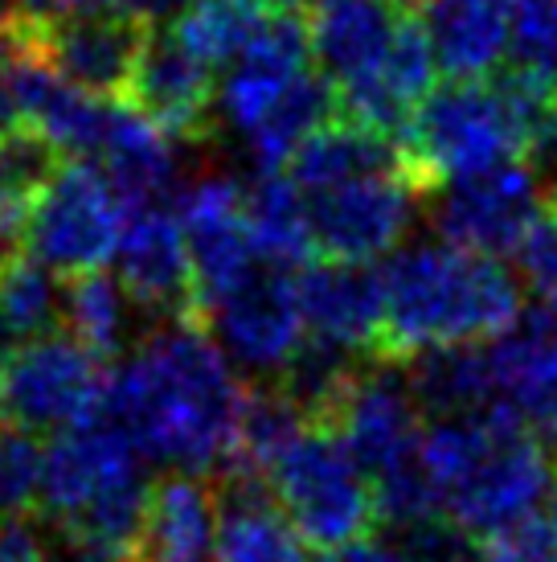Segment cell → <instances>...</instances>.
Returning a JSON list of instances; mask_svg holds the SVG:
<instances>
[{"mask_svg":"<svg viewBox=\"0 0 557 562\" xmlns=\"http://www.w3.org/2000/svg\"><path fill=\"white\" fill-rule=\"evenodd\" d=\"M250 386L197 321H164L111 374L103 419L169 472L226 476Z\"/></svg>","mask_w":557,"mask_h":562,"instance_id":"obj_1","label":"cell"},{"mask_svg":"<svg viewBox=\"0 0 557 562\" xmlns=\"http://www.w3.org/2000/svg\"><path fill=\"white\" fill-rule=\"evenodd\" d=\"M304 189L311 243L325 259L373 263L402 247L427 198L402 140L337 115L287 165Z\"/></svg>","mask_w":557,"mask_h":562,"instance_id":"obj_2","label":"cell"},{"mask_svg":"<svg viewBox=\"0 0 557 562\" xmlns=\"http://www.w3.org/2000/svg\"><path fill=\"white\" fill-rule=\"evenodd\" d=\"M382 361H406L500 337L521 316V288L500 259L455 243H410L382 267Z\"/></svg>","mask_w":557,"mask_h":562,"instance_id":"obj_3","label":"cell"},{"mask_svg":"<svg viewBox=\"0 0 557 562\" xmlns=\"http://www.w3.org/2000/svg\"><path fill=\"white\" fill-rule=\"evenodd\" d=\"M422 460L443 517L476 542L528 521L557 476L549 448L509 415L434 419L422 439Z\"/></svg>","mask_w":557,"mask_h":562,"instance_id":"obj_4","label":"cell"},{"mask_svg":"<svg viewBox=\"0 0 557 562\" xmlns=\"http://www.w3.org/2000/svg\"><path fill=\"white\" fill-rule=\"evenodd\" d=\"M308 63V16L275 9L217 87V115L259 172L292 165L295 153L341 115L332 82Z\"/></svg>","mask_w":557,"mask_h":562,"instance_id":"obj_5","label":"cell"},{"mask_svg":"<svg viewBox=\"0 0 557 562\" xmlns=\"http://www.w3.org/2000/svg\"><path fill=\"white\" fill-rule=\"evenodd\" d=\"M557 82L504 63L496 79H451L434 87L402 136L418 181L431 193L443 181L492 169L528 153L533 132L557 99Z\"/></svg>","mask_w":557,"mask_h":562,"instance_id":"obj_6","label":"cell"},{"mask_svg":"<svg viewBox=\"0 0 557 562\" xmlns=\"http://www.w3.org/2000/svg\"><path fill=\"white\" fill-rule=\"evenodd\" d=\"M148 488L144 456L103 415L46 443L42 514L62 526L78 554L124 562L144 521Z\"/></svg>","mask_w":557,"mask_h":562,"instance_id":"obj_7","label":"cell"},{"mask_svg":"<svg viewBox=\"0 0 557 562\" xmlns=\"http://www.w3.org/2000/svg\"><path fill=\"white\" fill-rule=\"evenodd\" d=\"M259 481L271 488V497L304 533V542L320 550L370 538V530L382 521L373 481L349 456L337 431L320 419L304 423Z\"/></svg>","mask_w":557,"mask_h":562,"instance_id":"obj_8","label":"cell"},{"mask_svg":"<svg viewBox=\"0 0 557 562\" xmlns=\"http://www.w3.org/2000/svg\"><path fill=\"white\" fill-rule=\"evenodd\" d=\"M107 386L111 374L103 370V358H94L70 333L16 345L9 358H0V427L30 436L75 431L103 415Z\"/></svg>","mask_w":557,"mask_h":562,"instance_id":"obj_9","label":"cell"},{"mask_svg":"<svg viewBox=\"0 0 557 562\" xmlns=\"http://www.w3.org/2000/svg\"><path fill=\"white\" fill-rule=\"evenodd\" d=\"M132 210L94 160H70L33 198L25 243L58 276L103 271L124 243Z\"/></svg>","mask_w":557,"mask_h":562,"instance_id":"obj_10","label":"cell"},{"mask_svg":"<svg viewBox=\"0 0 557 562\" xmlns=\"http://www.w3.org/2000/svg\"><path fill=\"white\" fill-rule=\"evenodd\" d=\"M197 325L221 345V353L259 382H283L308 345L299 276L292 267L259 263L230 292L209 300Z\"/></svg>","mask_w":557,"mask_h":562,"instance_id":"obj_11","label":"cell"},{"mask_svg":"<svg viewBox=\"0 0 557 562\" xmlns=\"http://www.w3.org/2000/svg\"><path fill=\"white\" fill-rule=\"evenodd\" d=\"M431 222L443 243H455L480 255H516L533 218L542 214V186L528 160H504L492 169L467 172L434 186Z\"/></svg>","mask_w":557,"mask_h":562,"instance_id":"obj_12","label":"cell"},{"mask_svg":"<svg viewBox=\"0 0 557 562\" xmlns=\"http://www.w3.org/2000/svg\"><path fill=\"white\" fill-rule=\"evenodd\" d=\"M177 218L185 231L193 255V280H197V313L238 280H247L263 255L250 238L247 222V189L234 177H202L177 198Z\"/></svg>","mask_w":557,"mask_h":562,"instance_id":"obj_13","label":"cell"},{"mask_svg":"<svg viewBox=\"0 0 557 562\" xmlns=\"http://www.w3.org/2000/svg\"><path fill=\"white\" fill-rule=\"evenodd\" d=\"M148 33L152 30L132 13H87L30 33L13 49L37 54L62 79L99 99H127Z\"/></svg>","mask_w":557,"mask_h":562,"instance_id":"obj_14","label":"cell"},{"mask_svg":"<svg viewBox=\"0 0 557 562\" xmlns=\"http://www.w3.org/2000/svg\"><path fill=\"white\" fill-rule=\"evenodd\" d=\"M120 283L136 308L164 321H197V280H193V255L177 210L144 205L132 210L124 243L115 250Z\"/></svg>","mask_w":557,"mask_h":562,"instance_id":"obj_15","label":"cell"},{"mask_svg":"<svg viewBox=\"0 0 557 562\" xmlns=\"http://www.w3.org/2000/svg\"><path fill=\"white\" fill-rule=\"evenodd\" d=\"M299 304H304L308 341L356 361L377 358L382 321H386L382 271H373L370 263H344V259L308 263L299 271Z\"/></svg>","mask_w":557,"mask_h":562,"instance_id":"obj_16","label":"cell"},{"mask_svg":"<svg viewBox=\"0 0 557 562\" xmlns=\"http://www.w3.org/2000/svg\"><path fill=\"white\" fill-rule=\"evenodd\" d=\"M127 103L172 140H202L217 115L214 70L193 58L172 30H152L127 87Z\"/></svg>","mask_w":557,"mask_h":562,"instance_id":"obj_17","label":"cell"},{"mask_svg":"<svg viewBox=\"0 0 557 562\" xmlns=\"http://www.w3.org/2000/svg\"><path fill=\"white\" fill-rule=\"evenodd\" d=\"M4 87H9L13 115L21 124H30L37 136H46L62 157L94 160L115 99H99V94L75 87L30 49H13V66H9Z\"/></svg>","mask_w":557,"mask_h":562,"instance_id":"obj_18","label":"cell"},{"mask_svg":"<svg viewBox=\"0 0 557 562\" xmlns=\"http://www.w3.org/2000/svg\"><path fill=\"white\" fill-rule=\"evenodd\" d=\"M434 75H439V58H434L431 37H427L418 16H406L394 46H389L386 63L377 66L370 79L344 87L337 94V103H341L344 120L402 140L418 108L431 99Z\"/></svg>","mask_w":557,"mask_h":562,"instance_id":"obj_19","label":"cell"},{"mask_svg":"<svg viewBox=\"0 0 557 562\" xmlns=\"http://www.w3.org/2000/svg\"><path fill=\"white\" fill-rule=\"evenodd\" d=\"M406 9L398 0H311L308 37L320 75L341 94L386 63Z\"/></svg>","mask_w":557,"mask_h":562,"instance_id":"obj_20","label":"cell"},{"mask_svg":"<svg viewBox=\"0 0 557 562\" xmlns=\"http://www.w3.org/2000/svg\"><path fill=\"white\" fill-rule=\"evenodd\" d=\"M217 493L209 476L169 472L148 488L144 521L124 562H214Z\"/></svg>","mask_w":557,"mask_h":562,"instance_id":"obj_21","label":"cell"},{"mask_svg":"<svg viewBox=\"0 0 557 562\" xmlns=\"http://www.w3.org/2000/svg\"><path fill=\"white\" fill-rule=\"evenodd\" d=\"M521 0H418L439 70L451 79H488L509 63Z\"/></svg>","mask_w":557,"mask_h":562,"instance_id":"obj_22","label":"cell"},{"mask_svg":"<svg viewBox=\"0 0 557 562\" xmlns=\"http://www.w3.org/2000/svg\"><path fill=\"white\" fill-rule=\"evenodd\" d=\"M214 562H304V533L278 509L263 481H221Z\"/></svg>","mask_w":557,"mask_h":562,"instance_id":"obj_23","label":"cell"},{"mask_svg":"<svg viewBox=\"0 0 557 562\" xmlns=\"http://www.w3.org/2000/svg\"><path fill=\"white\" fill-rule=\"evenodd\" d=\"M94 165L107 172L127 210H144V205H160L164 193L172 189L177 177V153H172V136L136 111L132 103H111L107 132L94 153Z\"/></svg>","mask_w":557,"mask_h":562,"instance_id":"obj_24","label":"cell"},{"mask_svg":"<svg viewBox=\"0 0 557 562\" xmlns=\"http://www.w3.org/2000/svg\"><path fill=\"white\" fill-rule=\"evenodd\" d=\"M247 222L250 238L266 263L299 267L311 255V222L304 189L292 181V172H259L247 186Z\"/></svg>","mask_w":557,"mask_h":562,"instance_id":"obj_25","label":"cell"},{"mask_svg":"<svg viewBox=\"0 0 557 562\" xmlns=\"http://www.w3.org/2000/svg\"><path fill=\"white\" fill-rule=\"evenodd\" d=\"M271 13L275 9L266 0H193L169 30L209 70L217 66L230 70L250 49V42L263 33Z\"/></svg>","mask_w":557,"mask_h":562,"instance_id":"obj_26","label":"cell"},{"mask_svg":"<svg viewBox=\"0 0 557 562\" xmlns=\"http://www.w3.org/2000/svg\"><path fill=\"white\" fill-rule=\"evenodd\" d=\"M132 296L120 283V276L107 271H87L75 276L66 288V313L62 325L78 345H87L94 358H115L127 345V328H132Z\"/></svg>","mask_w":557,"mask_h":562,"instance_id":"obj_27","label":"cell"},{"mask_svg":"<svg viewBox=\"0 0 557 562\" xmlns=\"http://www.w3.org/2000/svg\"><path fill=\"white\" fill-rule=\"evenodd\" d=\"M66 313V292L58 288V271L42 259L9 255L0 263V321L16 337V345L49 337Z\"/></svg>","mask_w":557,"mask_h":562,"instance_id":"obj_28","label":"cell"},{"mask_svg":"<svg viewBox=\"0 0 557 562\" xmlns=\"http://www.w3.org/2000/svg\"><path fill=\"white\" fill-rule=\"evenodd\" d=\"M42 476H46V448L37 436L0 427V517H25L42 505Z\"/></svg>","mask_w":557,"mask_h":562,"instance_id":"obj_29","label":"cell"},{"mask_svg":"<svg viewBox=\"0 0 557 562\" xmlns=\"http://www.w3.org/2000/svg\"><path fill=\"white\" fill-rule=\"evenodd\" d=\"M58 169H62V153L46 136H37L30 124L13 120L0 127V186L4 189L33 202Z\"/></svg>","mask_w":557,"mask_h":562,"instance_id":"obj_30","label":"cell"},{"mask_svg":"<svg viewBox=\"0 0 557 562\" xmlns=\"http://www.w3.org/2000/svg\"><path fill=\"white\" fill-rule=\"evenodd\" d=\"M509 63L557 82V0H521Z\"/></svg>","mask_w":557,"mask_h":562,"instance_id":"obj_31","label":"cell"},{"mask_svg":"<svg viewBox=\"0 0 557 562\" xmlns=\"http://www.w3.org/2000/svg\"><path fill=\"white\" fill-rule=\"evenodd\" d=\"M516 276L537 304H557V205L545 202L516 247Z\"/></svg>","mask_w":557,"mask_h":562,"instance_id":"obj_32","label":"cell"},{"mask_svg":"<svg viewBox=\"0 0 557 562\" xmlns=\"http://www.w3.org/2000/svg\"><path fill=\"white\" fill-rule=\"evenodd\" d=\"M87 13H124V0H0V30L16 46L30 33Z\"/></svg>","mask_w":557,"mask_h":562,"instance_id":"obj_33","label":"cell"},{"mask_svg":"<svg viewBox=\"0 0 557 562\" xmlns=\"http://www.w3.org/2000/svg\"><path fill=\"white\" fill-rule=\"evenodd\" d=\"M480 562H557V538L542 521H521L480 542Z\"/></svg>","mask_w":557,"mask_h":562,"instance_id":"obj_34","label":"cell"},{"mask_svg":"<svg viewBox=\"0 0 557 562\" xmlns=\"http://www.w3.org/2000/svg\"><path fill=\"white\" fill-rule=\"evenodd\" d=\"M528 169L537 177V186L549 202L557 205V99L549 103L545 120L533 132V144H528Z\"/></svg>","mask_w":557,"mask_h":562,"instance_id":"obj_35","label":"cell"},{"mask_svg":"<svg viewBox=\"0 0 557 562\" xmlns=\"http://www.w3.org/2000/svg\"><path fill=\"white\" fill-rule=\"evenodd\" d=\"M0 562H49L42 533L25 517H0Z\"/></svg>","mask_w":557,"mask_h":562,"instance_id":"obj_36","label":"cell"},{"mask_svg":"<svg viewBox=\"0 0 557 562\" xmlns=\"http://www.w3.org/2000/svg\"><path fill=\"white\" fill-rule=\"evenodd\" d=\"M30 205L21 193L0 186V263L16 255V238H25V226H30Z\"/></svg>","mask_w":557,"mask_h":562,"instance_id":"obj_37","label":"cell"},{"mask_svg":"<svg viewBox=\"0 0 557 562\" xmlns=\"http://www.w3.org/2000/svg\"><path fill=\"white\" fill-rule=\"evenodd\" d=\"M311 562H406L402 547H389V542H377V538H356V542H344V547L320 550V559Z\"/></svg>","mask_w":557,"mask_h":562,"instance_id":"obj_38","label":"cell"},{"mask_svg":"<svg viewBox=\"0 0 557 562\" xmlns=\"http://www.w3.org/2000/svg\"><path fill=\"white\" fill-rule=\"evenodd\" d=\"M9 66H13V37L0 30V87L9 79Z\"/></svg>","mask_w":557,"mask_h":562,"instance_id":"obj_39","label":"cell"},{"mask_svg":"<svg viewBox=\"0 0 557 562\" xmlns=\"http://www.w3.org/2000/svg\"><path fill=\"white\" fill-rule=\"evenodd\" d=\"M545 517H549L545 526H549V530H554V538H557V476H554V488H549V497H545Z\"/></svg>","mask_w":557,"mask_h":562,"instance_id":"obj_40","label":"cell"},{"mask_svg":"<svg viewBox=\"0 0 557 562\" xmlns=\"http://www.w3.org/2000/svg\"><path fill=\"white\" fill-rule=\"evenodd\" d=\"M271 9H287V13H304V9H311V0H266Z\"/></svg>","mask_w":557,"mask_h":562,"instance_id":"obj_41","label":"cell"},{"mask_svg":"<svg viewBox=\"0 0 557 562\" xmlns=\"http://www.w3.org/2000/svg\"><path fill=\"white\" fill-rule=\"evenodd\" d=\"M398 4H418V0H398Z\"/></svg>","mask_w":557,"mask_h":562,"instance_id":"obj_42","label":"cell"}]
</instances>
